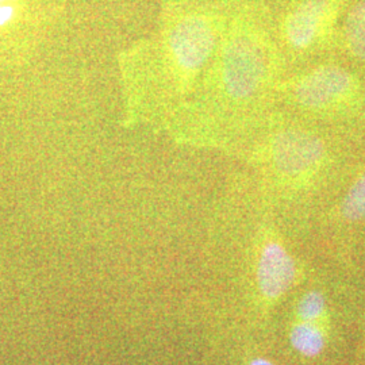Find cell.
Listing matches in <instances>:
<instances>
[{
	"mask_svg": "<svg viewBox=\"0 0 365 365\" xmlns=\"http://www.w3.org/2000/svg\"><path fill=\"white\" fill-rule=\"evenodd\" d=\"M250 365H274L271 364L269 361H267V360H262V359H257V360H253L252 361V364Z\"/></svg>",
	"mask_w": 365,
	"mask_h": 365,
	"instance_id": "7c38bea8",
	"label": "cell"
},
{
	"mask_svg": "<svg viewBox=\"0 0 365 365\" xmlns=\"http://www.w3.org/2000/svg\"><path fill=\"white\" fill-rule=\"evenodd\" d=\"M291 342L298 352L312 357L322 351L324 336L312 322H303L292 329Z\"/></svg>",
	"mask_w": 365,
	"mask_h": 365,
	"instance_id": "9c48e42d",
	"label": "cell"
},
{
	"mask_svg": "<svg viewBox=\"0 0 365 365\" xmlns=\"http://www.w3.org/2000/svg\"><path fill=\"white\" fill-rule=\"evenodd\" d=\"M22 0H0V31L14 26L21 13Z\"/></svg>",
	"mask_w": 365,
	"mask_h": 365,
	"instance_id": "8fae6325",
	"label": "cell"
},
{
	"mask_svg": "<svg viewBox=\"0 0 365 365\" xmlns=\"http://www.w3.org/2000/svg\"><path fill=\"white\" fill-rule=\"evenodd\" d=\"M339 45L351 66L365 69V0H356L346 11Z\"/></svg>",
	"mask_w": 365,
	"mask_h": 365,
	"instance_id": "52a82bcc",
	"label": "cell"
},
{
	"mask_svg": "<svg viewBox=\"0 0 365 365\" xmlns=\"http://www.w3.org/2000/svg\"><path fill=\"white\" fill-rule=\"evenodd\" d=\"M339 215L345 222L354 223L365 220V167L348 187L339 205Z\"/></svg>",
	"mask_w": 365,
	"mask_h": 365,
	"instance_id": "ba28073f",
	"label": "cell"
},
{
	"mask_svg": "<svg viewBox=\"0 0 365 365\" xmlns=\"http://www.w3.org/2000/svg\"><path fill=\"white\" fill-rule=\"evenodd\" d=\"M287 113L324 126L365 122V75L351 64L313 61L284 76L277 98Z\"/></svg>",
	"mask_w": 365,
	"mask_h": 365,
	"instance_id": "7a4b0ae2",
	"label": "cell"
},
{
	"mask_svg": "<svg viewBox=\"0 0 365 365\" xmlns=\"http://www.w3.org/2000/svg\"><path fill=\"white\" fill-rule=\"evenodd\" d=\"M286 60L260 26L237 24L222 43L215 78L218 95L230 107H261L277 98Z\"/></svg>",
	"mask_w": 365,
	"mask_h": 365,
	"instance_id": "3957f363",
	"label": "cell"
},
{
	"mask_svg": "<svg viewBox=\"0 0 365 365\" xmlns=\"http://www.w3.org/2000/svg\"><path fill=\"white\" fill-rule=\"evenodd\" d=\"M325 309V300L318 292H309L306 294L299 303L300 317L309 322L321 317Z\"/></svg>",
	"mask_w": 365,
	"mask_h": 365,
	"instance_id": "30bf717a",
	"label": "cell"
},
{
	"mask_svg": "<svg viewBox=\"0 0 365 365\" xmlns=\"http://www.w3.org/2000/svg\"><path fill=\"white\" fill-rule=\"evenodd\" d=\"M344 0H291L279 27L280 51L287 66L310 64L329 51Z\"/></svg>",
	"mask_w": 365,
	"mask_h": 365,
	"instance_id": "277c9868",
	"label": "cell"
},
{
	"mask_svg": "<svg viewBox=\"0 0 365 365\" xmlns=\"http://www.w3.org/2000/svg\"><path fill=\"white\" fill-rule=\"evenodd\" d=\"M297 267L287 249L276 240L267 241L260 250L257 262V282L264 297L276 299L292 286Z\"/></svg>",
	"mask_w": 365,
	"mask_h": 365,
	"instance_id": "8992f818",
	"label": "cell"
},
{
	"mask_svg": "<svg viewBox=\"0 0 365 365\" xmlns=\"http://www.w3.org/2000/svg\"><path fill=\"white\" fill-rule=\"evenodd\" d=\"M220 39L218 21L203 13L182 16L172 27L170 49L176 66L187 75H196L207 64Z\"/></svg>",
	"mask_w": 365,
	"mask_h": 365,
	"instance_id": "5b68a950",
	"label": "cell"
},
{
	"mask_svg": "<svg viewBox=\"0 0 365 365\" xmlns=\"http://www.w3.org/2000/svg\"><path fill=\"white\" fill-rule=\"evenodd\" d=\"M261 155L274 185L287 194H299L339 170L344 146L329 126L287 113L272 120Z\"/></svg>",
	"mask_w": 365,
	"mask_h": 365,
	"instance_id": "6da1fadb",
	"label": "cell"
}]
</instances>
